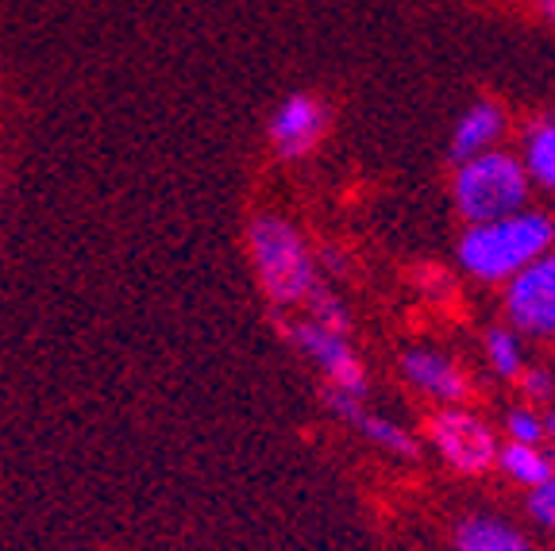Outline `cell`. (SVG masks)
Masks as SVG:
<instances>
[{"label": "cell", "instance_id": "1", "mask_svg": "<svg viewBox=\"0 0 555 551\" xmlns=\"http://www.w3.org/2000/svg\"><path fill=\"white\" fill-rule=\"evenodd\" d=\"M547 251H555V220L544 208H520L486 225H467L455 255L467 278L482 285H505Z\"/></svg>", "mask_w": 555, "mask_h": 551}, {"label": "cell", "instance_id": "11", "mask_svg": "<svg viewBox=\"0 0 555 551\" xmlns=\"http://www.w3.org/2000/svg\"><path fill=\"white\" fill-rule=\"evenodd\" d=\"M455 551H532L529 536L520 533L513 521L494 517V513H470L451 533Z\"/></svg>", "mask_w": 555, "mask_h": 551}, {"label": "cell", "instance_id": "4", "mask_svg": "<svg viewBox=\"0 0 555 551\" xmlns=\"http://www.w3.org/2000/svg\"><path fill=\"white\" fill-rule=\"evenodd\" d=\"M502 312L520 339H555V251L540 255L505 282Z\"/></svg>", "mask_w": 555, "mask_h": 551}, {"label": "cell", "instance_id": "15", "mask_svg": "<svg viewBox=\"0 0 555 551\" xmlns=\"http://www.w3.org/2000/svg\"><path fill=\"white\" fill-rule=\"evenodd\" d=\"M305 309H309L312 324L328 328V332H339V336H351V312H347V305L336 297V290H328L324 282H317L309 290Z\"/></svg>", "mask_w": 555, "mask_h": 551}, {"label": "cell", "instance_id": "12", "mask_svg": "<svg viewBox=\"0 0 555 551\" xmlns=\"http://www.w3.org/2000/svg\"><path fill=\"white\" fill-rule=\"evenodd\" d=\"M520 166L529 174L532 190H544L555 197V120H537L525 128L517 151Z\"/></svg>", "mask_w": 555, "mask_h": 551}, {"label": "cell", "instance_id": "16", "mask_svg": "<svg viewBox=\"0 0 555 551\" xmlns=\"http://www.w3.org/2000/svg\"><path fill=\"white\" fill-rule=\"evenodd\" d=\"M505 436H509V444H537V448H544V417L532 406L509 409L505 413Z\"/></svg>", "mask_w": 555, "mask_h": 551}, {"label": "cell", "instance_id": "5", "mask_svg": "<svg viewBox=\"0 0 555 551\" xmlns=\"http://www.w3.org/2000/svg\"><path fill=\"white\" fill-rule=\"evenodd\" d=\"M282 332H286L289 344H294L297 351H301L305 359H309L312 367L324 374L328 389L347 394V397H359V401H363V397H366V367H363V359L356 355V347H351V336L328 332V328L312 324L309 317H305V320H286V328H282Z\"/></svg>", "mask_w": 555, "mask_h": 551}, {"label": "cell", "instance_id": "17", "mask_svg": "<svg viewBox=\"0 0 555 551\" xmlns=\"http://www.w3.org/2000/svg\"><path fill=\"white\" fill-rule=\"evenodd\" d=\"M525 509H529L532 525H540L544 533H555V471L540 486H532Z\"/></svg>", "mask_w": 555, "mask_h": 551}, {"label": "cell", "instance_id": "6", "mask_svg": "<svg viewBox=\"0 0 555 551\" xmlns=\"http://www.w3.org/2000/svg\"><path fill=\"white\" fill-rule=\"evenodd\" d=\"M428 439L440 451V459L460 474H486L498 466V432L482 421V417L467 413V409H440L428 421Z\"/></svg>", "mask_w": 555, "mask_h": 551}, {"label": "cell", "instance_id": "20", "mask_svg": "<svg viewBox=\"0 0 555 551\" xmlns=\"http://www.w3.org/2000/svg\"><path fill=\"white\" fill-rule=\"evenodd\" d=\"M544 439H552V444H555V409L544 417Z\"/></svg>", "mask_w": 555, "mask_h": 551}, {"label": "cell", "instance_id": "8", "mask_svg": "<svg viewBox=\"0 0 555 551\" xmlns=\"http://www.w3.org/2000/svg\"><path fill=\"white\" fill-rule=\"evenodd\" d=\"M401 379L416 389V394L433 397V401H443V406H460L470 394V379L460 362L448 359L443 351H433V347H409L401 355Z\"/></svg>", "mask_w": 555, "mask_h": 551}, {"label": "cell", "instance_id": "13", "mask_svg": "<svg viewBox=\"0 0 555 551\" xmlns=\"http://www.w3.org/2000/svg\"><path fill=\"white\" fill-rule=\"evenodd\" d=\"M498 466H502L517 486L532 490V486H540L547 474L555 471V456L537 448V444H505V448H498Z\"/></svg>", "mask_w": 555, "mask_h": 551}, {"label": "cell", "instance_id": "3", "mask_svg": "<svg viewBox=\"0 0 555 551\" xmlns=\"http://www.w3.org/2000/svg\"><path fill=\"white\" fill-rule=\"evenodd\" d=\"M529 174L505 146H494V151L467 158V163H455L451 201L467 225H486V220L529 208Z\"/></svg>", "mask_w": 555, "mask_h": 551}, {"label": "cell", "instance_id": "2", "mask_svg": "<svg viewBox=\"0 0 555 551\" xmlns=\"http://www.w3.org/2000/svg\"><path fill=\"white\" fill-rule=\"evenodd\" d=\"M247 247H251L255 278H259L262 293L278 309L305 305L309 290L321 282L301 232L289 220H282V216H255L251 228H247Z\"/></svg>", "mask_w": 555, "mask_h": 551}, {"label": "cell", "instance_id": "14", "mask_svg": "<svg viewBox=\"0 0 555 551\" xmlns=\"http://www.w3.org/2000/svg\"><path fill=\"white\" fill-rule=\"evenodd\" d=\"M482 351H486V362H490V371H494L498 379L517 382V374L525 371V347H520V336L509 324L486 328Z\"/></svg>", "mask_w": 555, "mask_h": 551}, {"label": "cell", "instance_id": "18", "mask_svg": "<svg viewBox=\"0 0 555 551\" xmlns=\"http://www.w3.org/2000/svg\"><path fill=\"white\" fill-rule=\"evenodd\" d=\"M517 382H520V394L529 397V401H537V406L555 397V379L544 367H525V371L517 374Z\"/></svg>", "mask_w": 555, "mask_h": 551}, {"label": "cell", "instance_id": "10", "mask_svg": "<svg viewBox=\"0 0 555 551\" xmlns=\"http://www.w3.org/2000/svg\"><path fill=\"white\" fill-rule=\"evenodd\" d=\"M505 128H509V120L494 101H475L451 131V163H467V158L502 146Z\"/></svg>", "mask_w": 555, "mask_h": 551}, {"label": "cell", "instance_id": "7", "mask_svg": "<svg viewBox=\"0 0 555 551\" xmlns=\"http://www.w3.org/2000/svg\"><path fill=\"white\" fill-rule=\"evenodd\" d=\"M328 131V108L309 93H294L270 116V143L278 158H305Z\"/></svg>", "mask_w": 555, "mask_h": 551}, {"label": "cell", "instance_id": "9", "mask_svg": "<svg viewBox=\"0 0 555 551\" xmlns=\"http://www.w3.org/2000/svg\"><path fill=\"white\" fill-rule=\"evenodd\" d=\"M324 397H328V409L339 417V421H347L351 428L359 432V436L371 439L374 448H382L386 456L409 459V463L421 456V439H416L405 424L390 421V417H382V413H371L359 397L336 394V389H324Z\"/></svg>", "mask_w": 555, "mask_h": 551}, {"label": "cell", "instance_id": "19", "mask_svg": "<svg viewBox=\"0 0 555 551\" xmlns=\"http://www.w3.org/2000/svg\"><path fill=\"white\" fill-rule=\"evenodd\" d=\"M537 9H540V16H544L547 24L555 27V0H537Z\"/></svg>", "mask_w": 555, "mask_h": 551}]
</instances>
